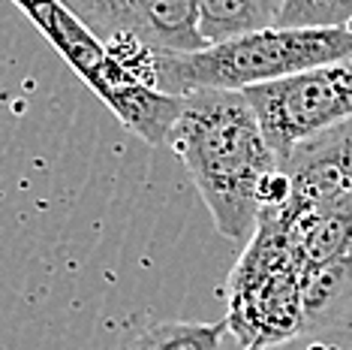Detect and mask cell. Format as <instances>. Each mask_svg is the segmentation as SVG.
<instances>
[{"label":"cell","instance_id":"cell-1","mask_svg":"<svg viewBox=\"0 0 352 350\" xmlns=\"http://www.w3.org/2000/svg\"><path fill=\"white\" fill-rule=\"evenodd\" d=\"M169 145L193 178L217 233L229 242H250L265 209V187L277 175V157L244 94L214 88L184 94Z\"/></svg>","mask_w":352,"mask_h":350},{"label":"cell","instance_id":"cell-2","mask_svg":"<svg viewBox=\"0 0 352 350\" xmlns=\"http://www.w3.org/2000/svg\"><path fill=\"white\" fill-rule=\"evenodd\" d=\"M340 61H352V28H271L199 54H157V91L169 97H184L196 88L241 94L247 88L280 82L286 76Z\"/></svg>","mask_w":352,"mask_h":350},{"label":"cell","instance_id":"cell-3","mask_svg":"<svg viewBox=\"0 0 352 350\" xmlns=\"http://www.w3.org/2000/svg\"><path fill=\"white\" fill-rule=\"evenodd\" d=\"M226 326L241 350H268L304 332L298 257L286 229L265 214L229 272Z\"/></svg>","mask_w":352,"mask_h":350},{"label":"cell","instance_id":"cell-4","mask_svg":"<svg viewBox=\"0 0 352 350\" xmlns=\"http://www.w3.org/2000/svg\"><path fill=\"white\" fill-rule=\"evenodd\" d=\"M241 94L250 103L268 148L283 161L295 145L352 121V61L325 63Z\"/></svg>","mask_w":352,"mask_h":350},{"label":"cell","instance_id":"cell-5","mask_svg":"<svg viewBox=\"0 0 352 350\" xmlns=\"http://www.w3.org/2000/svg\"><path fill=\"white\" fill-rule=\"evenodd\" d=\"M67 10L100 43L133 39L154 54H199L208 49L199 37L196 0H82L67 3Z\"/></svg>","mask_w":352,"mask_h":350},{"label":"cell","instance_id":"cell-6","mask_svg":"<svg viewBox=\"0 0 352 350\" xmlns=\"http://www.w3.org/2000/svg\"><path fill=\"white\" fill-rule=\"evenodd\" d=\"M277 169L289 181V196L283 205L265 209L262 214L280 227L295 220L301 212L352 194V121L295 145L283 161H277Z\"/></svg>","mask_w":352,"mask_h":350},{"label":"cell","instance_id":"cell-7","mask_svg":"<svg viewBox=\"0 0 352 350\" xmlns=\"http://www.w3.org/2000/svg\"><path fill=\"white\" fill-rule=\"evenodd\" d=\"M94 94L118 115L126 130L145 139L148 145H169L172 130L181 118V97H169L157 88L135 82L115 61L109 63Z\"/></svg>","mask_w":352,"mask_h":350},{"label":"cell","instance_id":"cell-8","mask_svg":"<svg viewBox=\"0 0 352 350\" xmlns=\"http://www.w3.org/2000/svg\"><path fill=\"white\" fill-rule=\"evenodd\" d=\"M283 229L289 236L301 269H319L340 260H352V194L301 212Z\"/></svg>","mask_w":352,"mask_h":350},{"label":"cell","instance_id":"cell-9","mask_svg":"<svg viewBox=\"0 0 352 350\" xmlns=\"http://www.w3.org/2000/svg\"><path fill=\"white\" fill-rule=\"evenodd\" d=\"M15 6L34 21L39 28V34L60 52V58L82 76V82L87 88H94L100 82V76L106 73V67H109V52H106V45L67 10V3H25V0H19Z\"/></svg>","mask_w":352,"mask_h":350},{"label":"cell","instance_id":"cell-10","mask_svg":"<svg viewBox=\"0 0 352 350\" xmlns=\"http://www.w3.org/2000/svg\"><path fill=\"white\" fill-rule=\"evenodd\" d=\"M304 332H319L352 320V260L301 269Z\"/></svg>","mask_w":352,"mask_h":350},{"label":"cell","instance_id":"cell-11","mask_svg":"<svg viewBox=\"0 0 352 350\" xmlns=\"http://www.w3.org/2000/svg\"><path fill=\"white\" fill-rule=\"evenodd\" d=\"M199 37L208 49L277 28L283 0H196Z\"/></svg>","mask_w":352,"mask_h":350},{"label":"cell","instance_id":"cell-12","mask_svg":"<svg viewBox=\"0 0 352 350\" xmlns=\"http://www.w3.org/2000/svg\"><path fill=\"white\" fill-rule=\"evenodd\" d=\"M229 326L217 323H193V320H160L139 336L130 338L124 350H220Z\"/></svg>","mask_w":352,"mask_h":350},{"label":"cell","instance_id":"cell-13","mask_svg":"<svg viewBox=\"0 0 352 350\" xmlns=\"http://www.w3.org/2000/svg\"><path fill=\"white\" fill-rule=\"evenodd\" d=\"M277 28L286 30H340L352 28V0H283Z\"/></svg>","mask_w":352,"mask_h":350}]
</instances>
